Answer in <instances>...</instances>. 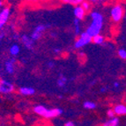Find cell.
I'll return each instance as SVG.
<instances>
[{
	"label": "cell",
	"instance_id": "cell-1",
	"mask_svg": "<svg viewBox=\"0 0 126 126\" xmlns=\"http://www.w3.org/2000/svg\"><path fill=\"white\" fill-rule=\"evenodd\" d=\"M90 17L92 18L93 21L91 25L86 28V32L91 37H94V36L98 35L101 32V27H102L103 17L98 12H92L90 13Z\"/></svg>",
	"mask_w": 126,
	"mask_h": 126
},
{
	"label": "cell",
	"instance_id": "cell-2",
	"mask_svg": "<svg viewBox=\"0 0 126 126\" xmlns=\"http://www.w3.org/2000/svg\"><path fill=\"white\" fill-rule=\"evenodd\" d=\"M91 42H93V37H91L86 32H84V33L80 34L79 39L75 42L74 47L76 48H80L82 47L87 45L88 43H90Z\"/></svg>",
	"mask_w": 126,
	"mask_h": 126
},
{
	"label": "cell",
	"instance_id": "cell-3",
	"mask_svg": "<svg viewBox=\"0 0 126 126\" xmlns=\"http://www.w3.org/2000/svg\"><path fill=\"white\" fill-rule=\"evenodd\" d=\"M14 91V86L13 83L5 79L0 80V94H7Z\"/></svg>",
	"mask_w": 126,
	"mask_h": 126
},
{
	"label": "cell",
	"instance_id": "cell-4",
	"mask_svg": "<svg viewBox=\"0 0 126 126\" xmlns=\"http://www.w3.org/2000/svg\"><path fill=\"white\" fill-rule=\"evenodd\" d=\"M124 16V9L121 5H116L111 10V18L115 22H119Z\"/></svg>",
	"mask_w": 126,
	"mask_h": 126
},
{
	"label": "cell",
	"instance_id": "cell-5",
	"mask_svg": "<svg viewBox=\"0 0 126 126\" xmlns=\"http://www.w3.org/2000/svg\"><path fill=\"white\" fill-rule=\"evenodd\" d=\"M46 26L43 25V24H40V25L36 26L35 27H34V29L33 30V32H32V34H31V38L33 39V41H37L39 40L41 37H42V35L43 34V33H44V31L46 30Z\"/></svg>",
	"mask_w": 126,
	"mask_h": 126
},
{
	"label": "cell",
	"instance_id": "cell-6",
	"mask_svg": "<svg viewBox=\"0 0 126 126\" xmlns=\"http://www.w3.org/2000/svg\"><path fill=\"white\" fill-rule=\"evenodd\" d=\"M11 11L9 8H4L0 12V29L4 27L10 18Z\"/></svg>",
	"mask_w": 126,
	"mask_h": 126
},
{
	"label": "cell",
	"instance_id": "cell-7",
	"mask_svg": "<svg viewBox=\"0 0 126 126\" xmlns=\"http://www.w3.org/2000/svg\"><path fill=\"white\" fill-rule=\"evenodd\" d=\"M20 41L22 42V44L27 48V49H32L33 47H34V41L31 38V36H28L27 34H23L21 35Z\"/></svg>",
	"mask_w": 126,
	"mask_h": 126
},
{
	"label": "cell",
	"instance_id": "cell-8",
	"mask_svg": "<svg viewBox=\"0 0 126 126\" xmlns=\"http://www.w3.org/2000/svg\"><path fill=\"white\" fill-rule=\"evenodd\" d=\"M63 113V109H48L47 111L46 116L44 118L46 119H49V118H53V117H57L59 116L60 115H62Z\"/></svg>",
	"mask_w": 126,
	"mask_h": 126
},
{
	"label": "cell",
	"instance_id": "cell-9",
	"mask_svg": "<svg viewBox=\"0 0 126 126\" xmlns=\"http://www.w3.org/2000/svg\"><path fill=\"white\" fill-rule=\"evenodd\" d=\"M73 13H74V16H75V19L80 20V19H84L85 14H86V11L82 8L81 5H78V6H76L74 8Z\"/></svg>",
	"mask_w": 126,
	"mask_h": 126
},
{
	"label": "cell",
	"instance_id": "cell-10",
	"mask_svg": "<svg viewBox=\"0 0 126 126\" xmlns=\"http://www.w3.org/2000/svg\"><path fill=\"white\" fill-rule=\"evenodd\" d=\"M5 71L9 74H13L15 72V60L13 58L8 59L5 62Z\"/></svg>",
	"mask_w": 126,
	"mask_h": 126
},
{
	"label": "cell",
	"instance_id": "cell-11",
	"mask_svg": "<svg viewBox=\"0 0 126 126\" xmlns=\"http://www.w3.org/2000/svg\"><path fill=\"white\" fill-rule=\"evenodd\" d=\"M48 109H47L46 107H44V106H42V105H36L34 107V113H36L37 115H39V116H42V117H45Z\"/></svg>",
	"mask_w": 126,
	"mask_h": 126
},
{
	"label": "cell",
	"instance_id": "cell-12",
	"mask_svg": "<svg viewBox=\"0 0 126 126\" xmlns=\"http://www.w3.org/2000/svg\"><path fill=\"white\" fill-rule=\"evenodd\" d=\"M19 94L23 95H33L34 94L35 90L33 87H30V86H23V87H20L19 88Z\"/></svg>",
	"mask_w": 126,
	"mask_h": 126
},
{
	"label": "cell",
	"instance_id": "cell-13",
	"mask_svg": "<svg viewBox=\"0 0 126 126\" xmlns=\"http://www.w3.org/2000/svg\"><path fill=\"white\" fill-rule=\"evenodd\" d=\"M114 112L116 115L117 116H123V115H125L126 114V106L123 105V104H119V105H116L114 109Z\"/></svg>",
	"mask_w": 126,
	"mask_h": 126
},
{
	"label": "cell",
	"instance_id": "cell-14",
	"mask_svg": "<svg viewBox=\"0 0 126 126\" xmlns=\"http://www.w3.org/2000/svg\"><path fill=\"white\" fill-rule=\"evenodd\" d=\"M9 51H10V54L12 56L15 57V56L19 55V51H20V48H19V46L18 44H13L10 47V50Z\"/></svg>",
	"mask_w": 126,
	"mask_h": 126
},
{
	"label": "cell",
	"instance_id": "cell-15",
	"mask_svg": "<svg viewBox=\"0 0 126 126\" xmlns=\"http://www.w3.org/2000/svg\"><path fill=\"white\" fill-rule=\"evenodd\" d=\"M118 122H119L118 118L114 117V118H111V119H109V121L104 123L102 126H117Z\"/></svg>",
	"mask_w": 126,
	"mask_h": 126
},
{
	"label": "cell",
	"instance_id": "cell-16",
	"mask_svg": "<svg viewBox=\"0 0 126 126\" xmlns=\"http://www.w3.org/2000/svg\"><path fill=\"white\" fill-rule=\"evenodd\" d=\"M66 83H67V79L65 78L64 76L60 75V77L57 79V86L59 87H63L66 85Z\"/></svg>",
	"mask_w": 126,
	"mask_h": 126
},
{
	"label": "cell",
	"instance_id": "cell-17",
	"mask_svg": "<svg viewBox=\"0 0 126 126\" xmlns=\"http://www.w3.org/2000/svg\"><path fill=\"white\" fill-rule=\"evenodd\" d=\"M93 42H94L95 44H101L104 42V38L101 34H98V35L93 37Z\"/></svg>",
	"mask_w": 126,
	"mask_h": 126
},
{
	"label": "cell",
	"instance_id": "cell-18",
	"mask_svg": "<svg viewBox=\"0 0 126 126\" xmlns=\"http://www.w3.org/2000/svg\"><path fill=\"white\" fill-rule=\"evenodd\" d=\"M83 106L86 109H94L96 108V104L94 102H93V101H85Z\"/></svg>",
	"mask_w": 126,
	"mask_h": 126
},
{
	"label": "cell",
	"instance_id": "cell-19",
	"mask_svg": "<svg viewBox=\"0 0 126 126\" xmlns=\"http://www.w3.org/2000/svg\"><path fill=\"white\" fill-rule=\"evenodd\" d=\"M74 27H75V34L78 35L80 34V25H79V20L77 19H74Z\"/></svg>",
	"mask_w": 126,
	"mask_h": 126
},
{
	"label": "cell",
	"instance_id": "cell-20",
	"mask_svg": "<svg viewBox=\"0 0 126 126\" xmlns=\"http://www.w3.org/2000/svg\"><path fill=\"white\" fill-rule=\"evenodd\" d=\"M64 3H67V4H74V5H80L82 4V0H65L63 1Z\"/></svg>",
	"mask_w": 126,
	"mask_h": 126
},
{
	"label": "cell",
	"instance_id": "cell-21",
	"mask_svg": "<svg viewBox=\"0 0 126 126\" xmlns=\"http://www.w3.org/2000/svg\"><path fill=\"white\" fill-rule=\"evenodd\" d=\"M118 55H119V57L122 59H126V50H124L123 48L118 50Z\"/></svg>",
	"mask_w": 126,
	"mask_h": 126
},
{
	"label": "cell",
	"instance_id": "cell-22",
	"mask_svg": "<svg viewBox=\"0 0 126 126\" xmlns=\"http://www.w3.org/2000/svg\"><path fill=\"white\" fill-rule=\"evenodd\" d=\"M82 6V8L84 9L85 11H87V10H89V8H90V4H89V3H87V2H82V4H80Z\"/></svg>",
	"mask_w": 126,
	"mask_h": 126
},
{
	"label": "cell",
	"instance_id": "cell-23",
	"mask_svg": "<svg viewBox=\"0 0 126 126\" xmlns=\"http://www.w3.org/2000/svg\"><path fill=\"white\" fill-rule=\"evenodd\" d=\"M115 115H116V114H115L114 110H112V109H109V110L107 111V116H109L110 119H111V118L115 117Z\"/></svg>",
	"mask_w": 126,
	"mask_h": 126
},
{
	"label": "cell",
	"instance_id": "cell-24",
	"mask_svg": "<svg viewBox=\"0 0 126 126\" xmlns=\"http://www.w3.org/2000/svg\"><path fill=\"white\" fill-rule=\"evenodd\" d=\"M63 126H75V125H74V124L72 122H67V123H65Z\"/></svg>",
	"mask_w": 126,
	"mask_h": 126
},
{
	"label": "cell",
	"instance_id": "cell-25",
	"mask_svg": "<svg viewBox=\"0 0 126 126\" xmlns=\"http://www.w3.org/2000/svg\"><path fill=\"white\" fill-rule=\"evenodd\" d=\"M48 65V66H49L50 68H53V67H54V63H52V62H49Z\"/></svg>",
	"mask_w": 126,
	"mask_h": 126
},
{
	"label": "cell",
	"instance_id": "cell-26",
	"mask_svg": "<svg viewBox=\"0 0 126 126\" xmlns=\"http://www.w3.org/2000/svg\"><path fill=\"white\" fill-rule=\"evenodd\" d=\"M60 51H61V49H60V48H55V49H54L55 53H59Z\"/></svg>",
	"mask_w": 126,
	"mask_h": 126
},
{
	"label": "cell",
	"instance_id": "cell-27",
	"mask_svg": "<svg viewBox=\"0 0 126 126\" xmlns=\"http://www.w3.org/2000/svg\"><path fill=\"white\" fill-rule=\"evenodd\" d=\"M114 86H115V87H118V86H119V83L115 82V83H114Z\"/></svg>",
	"mask_w": 126,
	"mask_h": 126
},
{
	"label": "cell",
	"instance_id": "cell-28",
	"mask_svg": "<svg viewBox=\"0 0 126 126\" xmlns=\"http://www.w3.org/2000/svg\"><path fill=\"white\" fill-rule=\"evenodd\" d=\"M2 4H3V2H2V1H0V7L2 6Z\"/></svg>",
	"mask_w": 126,
	"mask_h": 126
},
{
	"label": "cell",
	"instance_id": "cell-29",
	"mask_svg": "<svg viewBox=\"0 0 126 126\" xmlns=\"http://www.w3.org/2000/svg\"><path fill=\"white\" fill-rule=\"evenodd\" d=\"M105 89H106V88H101V92H104V91H106Z\"/></svg>",
	"mask_w": 126,
	"mask_h": 126
}]
</instances>
